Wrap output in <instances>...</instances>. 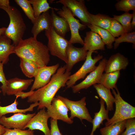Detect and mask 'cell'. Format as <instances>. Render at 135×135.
I'll list each match as a JSON object with an SVG mask.
<instances>
[{
	"mask_svg": "<svg viewBox=\"0 0 135 135\" xmlns=\"http://www.w3.org/2000/svg\"><path fill=\"white\" fill-rule=\"evenodd\" d=\"M64 65L58 68L52 76L49 82L44 86L33 91L28 97L27 102L34 103L38 102L37 110L47 108L51 105L52 100L58 90L66 86L71 72H66Z\"/></svg>",
	"mask_w": 135,
	"mask_h": 135,
	"instance_id": "1",
	"label": "cell"
},
{
	"mask_svg": "<svg viewBox=\"0 0 135 135\" xmlns=\"http://www.w3.org/2000/svg\"><path fill=\"white\" fill-rule=\"evenodd\" d=\"M14 54L20 58L32 61L39 68L47 66L50 60L47 46L33 36L21 40L15 47Z\"/></svg>",
	"mask_w": 135,
	"mask_h": 135,
	"instance_id": "2",
	"label": "cell"
},
{
	"mask_svg": "<svg viewBox=\"0 0 135 135\" xmlns=\"http://www.w3.org/2000/svg\"><path fill=\"white\" fill-rule=\"evenodd\" d=\"M8 14L10 22L4 34L12 40L16 47L18 44L26 29V26L19 10L16 7L10 6L8 7H0Z\"/></svg>",
	"mask_w": 135,
	"mask_h": 135,
	"instance_id": "3",
	"label": "cell"
},
{
	"mask_svg": "<svg viewBox=\"0 0 135 135\" xmlns=\"http://www.w3.org/2000/svg\"><path fill=\"white\" fill-rule=\"evenodd\" d=\"M115 89L117 93L114 89L112 90V93L114 97L115 111L112 118L109 119L105 123L106 126L135 117V107L122 99L117 86Z\"/></svg>",
	"mask_w": 135,
	"mask_h": 135,
	"instance_id": "4",
	"label": "cell"
},
{
	"mask_svg": "<svg viewBox=\"0 0 135 135\" xmlns=\"http://www.w3.org/2000/svg\"><path fill=\"white\" fill-rule=\"evenodd\" d=\"M48 41L47 46L52 56H56L64 62H67L66 51L70 44L68 41L57 34L53 28L45 30Z\"/></svg>",
	"mask_w": 135,
	"mask_h": 135,
	"instance_id": "5",
	"label": "cell"
},
{
	"mask_svg": "<svg viewBox=\"0 0 135 135\" xmlns=\"http://www.w3.org/2000/svg\"><path fill=\"white\" fill-rule=\"evenodd\" d=\"M57 13L60 16L64 18L67 22L71 32V37L68 41L70 44L78 43L84 46V40L81 38L79 30L85 29L86 26L80 23L79 20L76 19L70 10L63 6L62 9H59Z\"/></svg>",
	"mask_w": 135,
	"mask_h": 135,
	"instance_id": "6",
	"label": "cell"
},
{
	"mask_svg": "<svg viewBox=\"0 0 135 135\" xmlns=\"http://www.w3.org/2000/svg\"><path fill=\"white\" fill-rule=\"evenodd\" d=\"M96 51H88L84 63L80 68L76 72L70 75L66 85L67 88H72L78 80L84 78L86 74L94 71L96 68V63L103 58L102 55L98 54L92 58V54Z\"/></svg>",
	"mask_w": 135,
	"mask_h": 135,
	"instance_id": "7",
	"label": "cell"
},
{
	"mask_svg": "<svg viewBox=\"0 0 135 135\" xmlns=\"http://www.w3.org/2000/svg\"><path fill=\"white\" fill-rule=\"evenodd\" d=\"M56 97L61 100L70 112L69 118L72 120L75 117L79 118L82 122L83 120L92 123V119L86 107L85 96L78 101H74L60 96Z\"/></svg>",
	"mask_w": 135,
	"mask_h": 135,
	"instance_id": "8",
	"label": "cell"
},
{
	"mask_svg": "<svg viewBox=\"0 0 135 135\" xmlns=\"http://www.w3.org/2000/svg\"><path fill=\"white\" fill-rule=\"evenodd\" d=\"M56 3H60L67 8L74 16L78 18L82 24L86 26L90 24L89 14L83 0H60Z\"/></svg>",
	"mask_w": 135,
	"mask_h": 135,
	"instance_id": "9",
	"label": "cell"
},
{
	"mask_svg": "<svg viewBox=\"0 0 135 135\" xmlns=\"http://www.w3.org/2000/svg\"><path fill=\"white\" fill-rule=\"evenodd\" d=\"M46 108L47 113L51 119L61 120L68 124L73 123V120L70 118L68 115L69 110L64 103L57 97L53 98L51 105Z\"/></svg>",
	"mask_w": 135,
	"mask_h": 135,
	"instance_id": "10",
	"label": "cell"
},
{
	"mask_svg": "<svg viewBox=\"0 0 135 135\" xmlns=\"http://www.w3.org/2000/svg\"><path fill=\"white\" fill-rule=\"evenodd\" d=\"M36 114L35 112L27 114L18 113L14 114L8 117L4 115L0 118V124L8 129L24 130L28 122Z\"/></svg>",
	"mask_w": 135,
	"mask_h": 135,
	"instance_id": "11",
	"label": "cell"
},
{
	"mask_svg": "<svg viewBox=\"0 0 135 135\" xmlns=\"http://www.w3.org/2000/svg\"><path fill=\"white\" fill-rule=\"evenodd\" d=\"M107 60L104 58L100 60L98 66L90 73L85 79L78 84L74 85L72 88L73 92L76 93L83 89H86L92 85L98 84L99 81L104 71Z\"/></svg>",
	"mask_w": 135,
	"mask_h": 135,
	"instance_id": "12",
	"label": "cell"
},
{
	"mask_svg": "<svg viewBox=\"0 0 135 135\" xmlns=\"http://www.w3.org/2000/svg\"><path fill=\"white\" fill-rule=\"evenodd\" d=\"M59 66V64L58 63L52 66L39 68L34 77V80L30 90H37L48 84L52 76L56 72Z\"/></svg>",
	"mask_w": 135,
	"mask_h": 135,
	"instance_id": "13",
	"label": "cell"
},
{
	"mask_svg": "<svg viewBox=\"0 0 135 135\" xmlns=\"http://www.w3.org/2000/svg\"><path fill=\"white\" fill-rule=\"evenodd\" d=\"M49 118L45 108L40 109L30 120L25 129L28 128L32 130H39L43 132L44 135H50V130L48 124Z\"/></svg>",
	"mask_w": 135,
	"mask_h": 135,
	"instance_id": "14",
	"label": "cell"
},
{
	"mask_svg": "<svg viewBox=\"0 0 135 135\" xmlns=\"http://www.w3.org/2000/svg\"><path fill=\"white\" fill-rule=\"evenodd\" d=\"M88 52L83 47L77 48L73 46L72 44H69L66 51L67 62L65 65L66 72H70L77 62L85 60Z\"/></svg>",
	"mask_w": 135,
	"mask_h": 135,
	"instance_id": "15",
	"label": "cell"
},
{
	"mask_svg": "<svg viewBox=\"0 0 135 135\" xmlns=\"http://www.w3.org/2000/svg\"><path fill=\"white\" fill-rule=\"evenodd\" d=\"M129 61L127 58L119 53L112 55L107 60L104 71L109 73L125 69Z\"/></svg>",
	"mask_w": 135,
	"mask_h": 135,
	"instance_id": "16",
	"label": "cell"
},
{
	"mask_svg": "<svg viewBox=\"0 0 135 135\" xmlns=\"http://www.w3.org/2000/svg\"><path fill=\"white\" fill-rule=\"evenodd\" d=\"M34 80L16 77L7 80L6 94L8 96L15 95L18 92L26 90Z\"/></svg>",
	"mask_w": 135,
	"mask_h": 135,
	"instance_id": "17",
	"label": "cell"
},
{
	"mask_svg": "<svg viewBox=\"0 0 135 135\" xmlns=\"http://www.w3.org/2000/svg\"><path fill=\"white\" fill-rule=\"evenodd\" d=\"M83 47L87 51L105 50V44L99 35L95 32L91 31L86 32Z\"/></svg>",
	"mask_w": 135,
	"mask_h": 135,
	"instance_id": "18",
	"label": "cell"
},
{
	"mask_svg": "<svg viewBox=\"0 0 135 135\" xmlns=\"http://www.w3.org/2000/svg\"><path fill=\"white\" fill-rule=\"evenodd\" d=\"M59 9H52L50 17L52 26L56 32L61 36L65 38L66 33L70 30L67 22L64 18L59 16L55 12Z\"/></svg>",
	"mask_w": 135,
	"mask_h": 135,
	"instance_id": "19",
	"label": "cell"
},
{
	"mask_svg": "<svg viewBox=\"0 0 135 135\" xmlns=\"http://www.w3.org/2000/svg\"><path fill=\"white\" fill-rule=\"evenodd\" d=\"M31 32L33 37L36 38L38 34L44 30L52 28L50 15L48 11L42 13L33 24Z\"/></svg>",
	"mask_w": 135,
	"mask_h": 135,
	"instance_id": "20",
	"label": "cell"
},
{
	"mask_svg": "<svg viewBox=\"0 0 135 135\" xmlns=\"http://www.w3.org/2000/svg\"><path fill=\"white\" fill-rule=\"evenodd\" d=\"M11 43V40L4 34L0 37V62L4 64L8 62L10 55L14 54L15 46Z\"/></svg>",
	"mask_w": 135,
	"mask_h": 135,
	"instance_id": "21",
	"label": "cell"
},
{
	"mask_svg": "<svg viewBox=\"0 0 135 135\" xmlns=\"http://www.w3.org/2000/svg\"><path fill=\"white\" fill-rule=\"evenodd\" d=\"M100 108L99 111L94 113V118L92 123V128L90 135H94V133L97 128H99L100 124H103V121L105 120H107L109 119L108 116V111L106 110L104 106L105 102L101 98L100 102Z\"/></svg>",
	"mask_w": 135,
	"mask_h": 135,
	"instance_id": "22",
	"label": "cell"
},
{
	"mask_svg": "<svg viewBox=\"0 0 135 135\" xmlns=\"http://www.w3.org/2000/svg\"><path fill=\"white\" fill-rule=\"evenodd\" d=\"M93 86L100 98L105 102L106 110L108 111L113 110L114 98L112 95L110 90L100 84H95Z\"/></svg>",
	"mask_w": 135,
	"mask_h": 135,
	"instance_id": "23",
	"label": "cell"
},
{
	"mask_svg": "<svg viewBox=\"0 0 135 135\" xmlns=\"http://www.w3.org/2000/svg\"><path fill=\"white\" fill-rule=\"evenodd\" d=\"M18 104V101L16 100L12 104L5 106H2L0 105V118L5 114L10 113H23L26 114L28 111L32 112L34 108L38 105L37 102L30 104L28 108L23 109H18L17 106Z\"/></svg>",
	"mask_w": 135,
	"mask_h": 135,
	"instance_id": "24",
	"label": "cell"
},
{
	"mask_svg": "<svg viewBox=\"0 0 135 135\" xmlns=\"http://www.w3.org/2000/svg\"><path fill=\"white\" fill-rule=\"evenodd\" d=\"M120 75V71L102 74L98 84L109 89L115 88L116 84Z\"/></svg>",
	"mask_w": 135,
	"mask_h": 135,
	"instance_id": "25",
	"label": "cell"
},
{
	"mask_svg": "<svg viewBox=\"0 0 135 135\" xmlns=\"http://www.w3.org/2000/svg\"><path fill=\"white\" fill-rule=\"evenodd\" d=\"M87 26L91 31L96 33L99 35L108 49H111L112 48V43L114 42L116 38L108 30L91 24Z\"/></svg>",
	"mask_w": 135,
	"mask_h": 135,
	"instance_id": "26",
	"label": "cell"
},
{
	"mask_svg": "<svg viewBox=\"0 0 135 135\" xmlns=\"http://www.w3.org/2000/svg\"><path fill=\"white\" fill-rule=\"evenodd\" d=\"M20 67L22 73L26 76L30 78L34 77L39 67L32 61L20 58Z\"/></svg>",
	"mask_w": 135,
	"mask_h": 135,
	"instance_id": "27",
	"label": "cell"
},
{
	"mask_svg": "<svg viewBox=\"0 0 135 135\" xmlns=\"http://www.w3.org/2000/svg\"><path fill=\"white\" fill-rule=\"evenodd\" d=\"M90 24L108 30L111 24L112 18L106 15L98 14H89Z\"/></svg>",
	"mask_w": 135,
	"mask_h": 135,
	"instance_id": "28",
	"label": "cell"
},
{
	"mask_svg": "<svg viewBox=\"0 0 135 135\" xmlns=\"http://www.w3.org/2000/svg\"><path fill=\"white\" fill-rule=\"evenodd\" d=\"M126 120L119 122L101 128V135H121L126 128Z\"/></svg>",
	"mask_w": 135,
	"mask_h": 135,
	"instance_id": "29",
	"label": "cell"
},
{
	"mask_svg": "<svg viewBox=\"0 0 135 135\" xmlns=\"http://www.w3.org/2000/svg\"><path fill=\"white\" fill-rule=\"evenodd\" d=\"M32 6L34 16L36 19L41 13L46 12L50 8H54L50 6L46 0H29Z\"/></svg>",
	"mask_w": 135,
	"mask_h": 135,
	"instance_id": "30",
	"label": "cell"
},
{
	"mask_svg": "<svg viewBox=\"0 0 135 135\" xmlns=\"http://www.w3.org/2000/svg\"><path fill=\"white\" fill-rule=\"evenodd\" d=\"M112 18L118 22L123 28L125 33L130 32L132 29L131 26V21L132 14L125 12L120 15H113Z\"/></svg>",
	"mask_w": 135,
	"mask_h": 135,
	"instance_id": "31",
	"label": "cell"
},
{
	"mask_svg": "<svg viewBox=\"0 0 135 135\" xmlns=\"http://www.w3.org/2000/svg\"><path fill=\"white\" fill-rule=\"evenodd\" d=\"M14 1L21 8L26 16L33 24L36 19L34 16L32 7L29 0H15Z\"/></svg>",
	"mask_w": 135,
	"mask_h": 135,
	"instance_id": "32",
	"label": "cell"
},
{
	"mask_svg": "<svg viewBox=\"0 0 135 135\" xmlns=\"http://www.w3.org/2000/svg\"><path fill=\"white\" fill-rule=\"evenodd\" d=\"M114 44V48L116 49L120 44L123 42H127L133 44L134 48L135 46V32L125 33L121 35L120 37L116 38Z\"/></svg>",
	"mask_w": 135,
	"mask_h": 135,
	"instance_id": "33",
	"label": "cell"
},
{
	"mask_svg": "<svg viewBox=\"0 0 135 135\" xmlns=\"http://www.w3.org/2000/svg\"><path fill=\"white\" fill-rule=\"evenodd\" d=\"M118 11L128 12L130 10H135V0H121L118 1L115 5Z\"/></svg>",
	"mask_w": 135,
	"mask_h": 135,
	"instance_id": "34",
	"label": "cell"
},
{
	"mask_svg": "<svg viewBox=\"0 0 135 135\" xmlns=\"http://www.w3.org/2000/svg\"><path fill=\"white\" fill-rule=\"evenodd\" d=\"M108 31L114 38L118 37L125 33L121 24L112 18L110 26Z\"/></svg>",
	"mask_w": 135,
	"mask_h": 135,
	"instance_id": "35",
	"label": "cell"
},
{
	"mask_svg": "<svg viewBox=\"0 0 135 135\" xmlns=\"http://www.w3.org/2000/svg\"><path fill=\"white\" fill-rule=\"evenodd\" d=\"M2 135H34V130L18 128L9 129L6 128V131Z\"/></svg>",
	"mask_w": 135,
	"mask_h": 135,
	"instance_id": "36",
	"label": "cell"
},
{
	"mask_svg": "<svg viewBox=\"0 0 135 135\" xmlns=\"http://www.w3.org/2000/svg\"><path fill=\"white\" fill-rule=\"evenodd\" d=\"M126 130L121 135H134L135 134V119L134 118L126 120Z\"/></svg>",
	"mask_w": 135,
	"mask_h": 135,
	"instance_id": "37",
	"label": "cell"
},
{
	"mask_svg": "<svg viewBox=\"0 0 135 135\" xmlns=\"http://www.w3.org/2000/svg\"><path fill=\"white\" fill-rule=\"evenodd\" d=\"M4 64L0 62V82L2 84L0 88L4 96L6 94V90L7 80L4 72L3 70Z\"/></svg>",
	"mask_w": 135,
	"mask_h": 135,
	"instance_id": "38",
	"label": "cell"
},
{
	"mask_svg": "<svg viewBox=\"0 0 135 135\" xmlns=\"http://www.w3.org/2000/svg\"><path fill=\"white\" fill-rule=\"evenodd\" d=\"M50 123V135H62L58 127L57 120L51 119Z\"/></svg>",
	"mask_w": 135,
	"mask_h": 135,
	"instance_id": "39",
	"label": "cell"
},
{
	"mask_svg": "<svg viewBox=\"0 0 135 135\" xmlns=\"http://www.w3.org/2000/svg\"><path fill=\"white\" fill-rule=\"evenodd\" d=\"M33 91L30 90L27 92H24L22 91L18 92L14 95L16 98L20 97L22 99H24L30 96L32 94Z\"/></svg>",
	"mask_w": 135,
	"mask_h": 135,
	"instance_id": "40",
	"label": "cell"
},
{
	"mask_svg": "<svg viewBox=\"0 0 135 135\" xmlns=\"http://www.w3.org/2000/svg\"><path fill=\"white\" fill-rule=\"evenodd\" d=\"M10 4L8 0H0V7H8L10 6Z\"/></svg>",
	"mask_w": 135,
	"mask_h": 135,
	"instance_id": "41",
	"label": "cell"
},
{
	"mask_svg": "<svg viewBox=\"0 0 135 135\" xmlns=\"http://www.w3.org/2000/svg\"><path fill=\"white\" fill-rule=\"evenodd\" d=\"M132 19L131 26L132 30H134L135 28V10L133 11Z\"/></svg>",
	"mask_w": 135,
	"mask_h": 135,
	"instance_id": "42",
	"label": "cell"
},
{
	"mask_svg": "<svg viewBox=\"0 0 135 135\" xmlns=\"http://www.w3.org/2000/svg\"><path fill=\"white\" fill-rule=\"evenodd\" d=\"M6 131V128L0 124V135H2Z\"/></svg>",
	"mask_w": 135,
	"mask_h": 135,
	"instance_id": "43",
	"label": "cell"
},
{
	"mask_svg": "<svg viewBox=\"0 0 135 135\" xmlns=\"http://www.w3.org/2000/svg\"><path fill=\"white\" fill-rule=\"evenodd\" d=\"M6 28L5 27L0 28V37L2 35L4 34Z\"/></svg>",
	"mask_w": 135,
	"mask_h": 135,
	"instance_id": "44",
	"label": "cell"
},
{
	"mask_svg": "<svg viewBox=\"0 0 135 135\" xmlns=\"http://www.w3.org/2000/svg\"><path fill=\"white\" fill-rule=\"evenodd\" d=\"M2 92V91L0 89V93Z\"/></svg>",
	"mask_w": 135,
	"mask_h": 135,
	"instance_id": "45",
	"label": "cell"
}]
</instances>
